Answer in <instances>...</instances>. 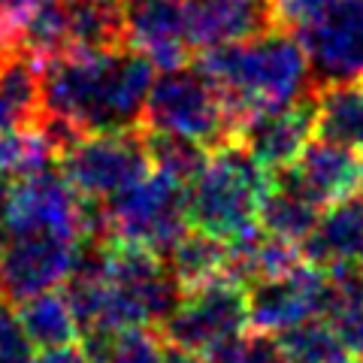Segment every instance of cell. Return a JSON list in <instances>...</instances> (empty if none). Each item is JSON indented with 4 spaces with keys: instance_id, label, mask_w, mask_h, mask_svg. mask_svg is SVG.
<instances>
[{
    "instance_id": "obj_13",
    "label": "cell",
    "mask_w": 363,
    "mask_h": 363,
    "mask_svg": "<svg viewBox=\"0 0 363 363\" xmlns=\"http://www.w3.org/2000/svg\"><path fill=\"white\" fill-rule=\"evenodd\" d=\"M294 188H300L315 206H336L348 197L360 194V176H363V157L360 152L348 149L342 143L315 140L306 145L303 155L288 169H279Z\"/></svg>"
},
{
    "instance_id": "obj_11",
    "label": "cell",
    "mask_w": 363,
    "mask_h": 363,
    "mask_svg": "<svg viewBox=\"0 0 363 363\" xmlns=\"http://www.w3.org/2000/svg\"><path fill=\"white\" fill-rule=\"evenodd\" d=\"M297 33L315 88L363 79V0H336L321 18Z\"/></svg>"
},
{
    "instance_id": "obj_26",
    "label": "cell",
    "mask_w": 363,
    "mask_h": 363,
    "mask_svg": "<svg viewBox=\"0 0 363 363\" xmlns=\"http://www.w3.org/2000/svg\"><path fill=\"white\" fill-rule=\"evenodd\" d=\"M145 145H149V157H152L155 173H164L169 179L182 182V185H191L209 161L206 145L188 140V136L145 130Z\"/></svg>"
},
{
    "instance_id": "obj_27",
    "label": "cell",
    "mask_w": 363,
    "mask_h": 363,
    "mask_svg": "<svg viewBox=\"0 0 363 363\" xmlns=\"http://www.w3.org/2000/svg\"><path fill=\"white\" fill-rule=\"evenodd\" d=\"M330 272L336 281V294H333V306L327 312V318L336 327V333L342 336V342L351 354L363 357V291L357 285L354 267H342Z\"/></svg>"
},
{
    "instance_id": "obj_6",
    "label": "cell",
    "mask_w": 363,
    "mask_h": 363,
    "mask_svg": "<svg viewBox=\"0 0 363 363\" xmlns=\"http://www.w3.org/2000/svg\"><path fill=\"white\" fill-rule=\"evenodd\" d=\"M106 240L140 245L167 257L182 236L191 230L188 185L164 173H152L104 203Z\"/></svg>"
},
{
    "instance_id": "obj_7",
    "label": "cell",
    "mask_w": 363,
    "mask_h": 363,
    "mask_svg": "<svg viewBox=\"0 0 363 363\" xmlns=\"http://www.w3.org/2000/svg\"><path fill=\"white\" fill-rule=\"evenodd\" d=\"M61 173L85 200L106 203L152 173L145 130L88 133L64 149Z\"/></svg>"
},
{
    "instance_id": "obj_31",
    "label": "cell",
    "mask_w": 363,
    "mask_h": 363,
    "mask_svg": "<svg viewBox=\"0 0 363 363\" xmlns=\"http://www.w3.org/2000/svg\"><path fill=\"white\" fill-rule=\"evenodd\" d=\"M30 363H94V357L82 342H70L61 348H43L37 357H30Z\"/></svg>"
},
{
    "instance_id": "obj_14",
    "label": "cell",
    "mask_w": 363,
    "mask_h": 363,
    "mask_svg": "<svg viewBox=\"0 0 363 363\" xmlns=\"http://www.w3.org/2000/svg\"><path fill=\"white\" fill-rule=\"evenodd\" d=\"M124 37L155 67L173 70L191 55L185 33V0H121Z\"/></svg>"
},
{
    "instance_id": "obj_4",
    "label": "cell",
    "mask_w": 363,
    "mask_h": 363,
    "mask_svg": "<svg viewBox=\"0 0 363 363\" xmlns=\"http://www.w3.org/2000/svg\"><path fill=\"white\" fill-rule=\"evenodd\" d=\"M143 130L188 136L209 152L240 143V118L218 85L200 67H173L155 76L145 100Z\"/></svg>"
},
{
    "instance_id": "obj_15",
    "label": "cell",
    "mask_w": 363,
    "mask_h": 363,
    "mask_svg": "<svg viewBox=\"0 0 363 363\" xmlns=\"http://www.w3.org/2000/svg\"><path fill=\"white\" fill-rule=\"evenodd\" d=\"M272 28L267 0H185V33L197 52Z\"/></svg>"
},
{
    "instance_id": "obj_28",
    "label": "cell",
    "mask_w": 363,
    "mask_h": 363,
    "mask_svg": "<svg viewBox=\"0 0 363 363\" xmlns=\"http://www.w3.org/2000/svg\"><path fill=\"white\" fill-rule=\"evenodd\" d=\"M206 363H288L279 339L272 333L255 330V333H236L227 342L215 345Z\"/></svg>"
},
{
    "instance_id": "obj_37",
    "label": "cell",
    "mask_w": 363,
    "mask_h": 363,
    "mask_svg": "<svg viewBox=\"0 0 363 363\" xmlns=\"http://www.w3.org/2000/svg\"><path fill=\"white\" fill-rule=\"evenodd\" d=\"M0 248H4V227H0Z\"/></svg>"
},
{
    "instance_id": "obj_22",
    "label": "cell",
    "mask_w": 363,
    "mask_h": 363,
    "mask_svg": "<svg viewBox=\"0 0 363 363\" xmlns=\"http://www.w3.org/2000/svg\"><path fill=\"white\" fill-rule=\"evenodd\" d=\"M167 267L176 276V281L182 285V291L203 285V281H212L218 276H227V242L218 236H209L191 227V230L182 236V240L167 252Z\"/></svg>"
},
{
    "instance_id": "obj_24",
    "label": "cell",
    "mask_w": 363,
    "mask_h": 363,
    "mask_svg": "<svg viewBox=\"0 0 363 363\" xmlns=\"http://www.w3.org/2000/svg\"><path fill=\"white\" fill-rule=\"evenodd\" d=\"M279 345L288 363H348L351 351L336 333L330 318H309L291 330L279 333Z\"/></svg>"
},
{
    "instance_id": "obj_35",
    "label": "cell",
    "mask_w": 363,
    "mask_h": 363,
    "mask_svg": "<svg viewBox=\"0 0 363 363\" xmlns=\"http://www.w3.org/2000/svg\"><path fill=\"white\" fill-rule=\"evenodd\" d=\"M9 188H13V179L0 173V221H4V212H6V203H9Z\"/></svg>"
},
{
    "instance_id": "obj_18",
    "label": "cell",
    "mask_w": 363,
    "mask_h": 363,
    "mask_svg": "<svg viewBox=\"0 0 363 363\" xmlns=\"http://www.w3.org/2000/svg\"><path fill=\"white\" fill-rule=\"evenodd\" d=\"M128 45L121 0H67V55Z\"/></svg>"
},
{
    "instance_id": "obj_2",
    "label": "cell",
    "mask_w": 363,
    "mask_h": 363,
    "mask_svg": "<svg viewBox=\"0 0 363 363\" xmlns=\"http://www.w3.org/2000/svg\"><path fill=\"white\" fill-rule=\"evenodd\" d=\"M197 67L218 85L240 121L248 112L291 106L318 91L303 43L276 25L255 37L206 49Z\"/></svg>"
},
{
    "instance_id": "obj_9",
    "label": "cell",
    "mask_w": 363,
    "mask_h": 363,
    "mask_svg": "<svg viewBox=\"0 0 363 363\" xmlns=\"http://www.w3.org/2000/svg\"><path fill=\"white\" fill-rule=\"evenodd\" d=\"M248 324L264 333H285L309 318H327L333 306V272L303 260L288 272L248 285Z\"/></svg>"
},
{
    "instance_id": "obj_23",
    "label": "cell",
    "mask_w": 363,
    "mask_h": 363,
    "mask_svg": "<svg viewBox=\"0 0 363 363\" xmlns=\"http://www.w3.org/2000/svg\"><path fill=\"white\" fill-rule=\"evenodd\" d=\"M94 363H164L167 339L155 327H130V330L91 333L79 339Z\"/></svg>"
},
{
    "instance_id": "obj_34",
    "label": "cell",
    "mask_w": 363,
    "mask_h": 363,
    "mask_svg": "<svg viewBox=\"0 0 363 363\" xmlns=\"http://www.w3.org/2000/svg\"><path fill=\"white\" fill-rule=\"evenodd\" d=\"M164 363H206V360H203L197 351H188V348H179V345H169L167 342Z\"/></svg>"
},
{
    "instance_id": "obj_8",
    "label": "cell",
    "mask_w": 363,
    "mask_h": 363,
    "mask_svg": "<svg viewBox=\"0 0 363 363\" xmlns=\"http://www.w3.org/2000/svg\"><path fill=\"white\" fill-rule=\"evenodd\" d=\"M248 324V291L230 276H218L182 291L161 333L169 345L209 354L215 345L242 333Z\"/></svg>"
},
{
    "instance_id": "obj_33",
    "label": "cell",
    "mask_w": 363,
    "mask_h": 363,
    "mask_svg": "<svg viewBox=\"0 0 363 363\" xmlns=\"http://www.w3.org/2000/svg\"><path fill=\"white\" fill-rule=\"evenodd\" d=\"M18 49H21L18 45V28L9 18L0 16V64H4L6 58H13Z\"/></svg>"
},
{
    "instance_id": "obj_1",
    "label": "cell",
    "mask_w": 363,
    "mask_h": 363,
    "mask_svg": "<svg viewBox=\"0 0 363 363\" xmlns=\"http://www.w3.org/2000/svg\"><path fill=\"white\" fill-rule=\"evenodd\" d=\"M152 85L155 64L130 45L70 52L43 61L40 104L82 136L140 130Z\"/></svg>"
},
{
    "instance_id": "obj_16",
    "label": "cell",
    "mask_w": 363,
    "mask_h": 363,
    "mask_svg": "<svg viewBox=\"0 0 363 363\" xmlns=\"http://www.w3.org/2000/svg\"><path fill=\"white\" fill-rule=\"evenodd\" d=\"M300 248L309 264L324 269L363 267V197L327 206Z\"/></svg>"
},
{
    "instance_id": "obj_12",
    "label": "cell",
    "mask_w": 363,
    "mask_h": 363,
    "mask_svg": "<svg viewBox=\"0 0 363 363\" xmlns=\"http://www.w3.org/2000/svg\"><path fill=\"white\" fill-rule=\"evenodd\" d=\"M315 140V94L279 109L248 112L240 121V143L269 173L288 169Z\"/></svg>"
},
{
    "instance_id": "obj_17",
    "label": "cell",
    "mask_w": 363,
    "mask_h": 363,
    "mask_svg": "<svg viewBox=\"0 0 363 363\" xmlns=\"http://www.w3.org/2000/svg\"><path fill=\"white\" fill-rule=\"evenodd\" d=\"M303 260H306L303 248L297 242L272 236L260 224H255L252 230L227 240V269L224 272L248 288L260 279H272L279 272L294 269Z\"/></svg>"
},
{
    "instance_id": "obj_10",
    "label": "cell",
    "mask_w": 363,
    "mask_h": 363,
    "mask_svg": "<svg viewBox=\"0 0 363 363\" xmlns=\"http://www.w3.org/2000/svg\"><path fill=\"white\" fill-rule=\"evenodd\" d=\"M82 242L58 233L6 236L0 248V297L18 306L43 291L67 285L73 276Z\"/></svg>"
},
{
    "instance_id": "obj_25",
    "label": "cell",
    "mask_w": 363,
    "mask_h": 363,
    "mask_svg": "<svg viewBox=\"0 0 363 363\" xmlns=\"http://www.w3.org/2000/svg\"><path fill=\"white\" fill-rule=\"evenodd\" d=\"M58 157H61L58 145L45 136L40 124L0 130V173L9 179L40 173V169L52 167Z\"/></svg>"
},
{
    "instance_id": "obj_39",
    "label": "cell",
    "mask_w": 363,
    "mask_h": 363,
    "mask_svg": "<svg viewBox=\"0 0 363 363\" xmlns=\"http://www.w3.org/2000/svg\"><path fill=\"white\" fill-rule=\"evenodd\" d=\"M360 197H363V176H360Z\"/></svg>"
},
{
    "instance_id": "obj_36",
    "label": "cell",
    "mask_w": 363,
    "mask_h": 363,
    "mask_svg": "<svg viewBox=\"0 0 363 363\" xmlns=\"http://www.w3.org/2000/svg\"><path fill=\"white\" fill-rule=\"evenodd\" d=\"M13 128H18V124L13 121V116L6 112V106L0 104V130H13Z\"/></svg>"
},
{
    "instance_id": "obj_19",
    "label": "cell",
    "mask_w": 363,
    "mask_h": 363,
    "mask_svg": "<svg viewBox=\"0 0 363 363\" xmlns=\"http://www.w3.org/2000/svg\"><path fill=\"white\" fill-rule=\"evenodd\" d=\"M321 212H324L321 206H315V203L306 197L300 188H294L281 173H272V185L267 191L264 203H260L257 224L272 236H281V240H288V242L303 245L309 240V233L315 230Z\"/></svg>"
},
{
    "instance_id": "obj_3",
    "label": "cell",
    "mask_w": 363,
    "mask_h": 363,
    "mask_svg": "<svg viewBox=\"0 0 363 363\" xmlns=\"http://www.w3.org/2000/svg\"><path fill=\"white\" fill-rule=\"evenodd\" d=\"M269 185L272 173L242 143L209 152L206 167L188 185L191 227L224 242L252 230Z\"/></svg>"
},
{
    "instance_id": "obj_5",
    "label": "cell",
    "mask_w": 363,
    "mask_h": 363,
    "mask_svg": "<svg viewBox=\"0 0 363 363\" xmlns=\"http://www.w3.org/2000/svg\"><path fill=\"white\" fill-rule=\"evenodd\" d=\"M0 227H4L6 236L58 233V236H73L79 242L106 240L104 203L85 200L64 179L61 169L52 167L13 179Z\"/></svg>"
},
{
    "instance_id": "obj_29",
    "label": "cell",
    "mask_w": 363,
    "mask_h": 363,
    "mask_svg": "<svg viewBox=\"0 0 363 363\" xmlns=\"http://www.w3.org/2000/svg\"><path fill=\"white\" fill-rule=\"evenodd\" d=\"M33 342L13 303H0V363H30Z\"/></svg>"
},
{
    "instance_id": "obj_20",
    "label": "cell",
    "mask_w": 363,
    "mask_h": 363,
    "mask_svg": "<svg viewBox=\"0 0 363 363\" xmlns=\"http://www.w3.org/2000/svg\"><path fill=\"white\" fill-rule=\"evenodd\" d=\"M315 133L363 152V79L315 91Z\"/></svg>"
},
{
    "instance_id": "obj_32",
    "label": "cell",
    "mask_w": 363,
    "mask_h": 363,
    "mask_svg": "<svg viewBox=\"0 0 363 363\" xmlns=\"http://www.w3.org/2000/svg\"><path fill=\"white\" fill-rule=\"evenodd\" d=\"M40 4H43V0H0V16L9 18L18 28L21 21H25Z\"/></svg>"
},
{
    "instance_id": "obj_38",
    "label": "cell",
    "mask_w": 363,
    "mask_h": 363,
    "mask_svg": "<svg viewBox=\"0 0 363 363\" xmlns=\"http://www.w3.org/2000/svg\"><path fill=\"white\" fill-rule=\"evenodd\" d=\"M348 363H363V357H354V360H348Z\"/></svg>"
},
{
    "instance_id": "obj_21",
    "label": "cell",
    "mask_w": 363,
    "mask_h": 363,
    "mask_svg": "<svg viewBox=\"0 0 363 363\" xmlns=\"http://www.w3.org/2000/svg\"><path fill=\"white\" fill-rule=\"evenodd\" d=\"M16 312L25 324L30 342L37 348H61L82 339L79 318L73 312V303L67 291H43L37 297H28L16 306Z\"/></svg>"
},
{
    "instance_id": "obj_30",
    "label": "cell",
    "mask_w": 363,
    "mask_h": 363,
    "mask_svg": "<svg viewBox=\"0 0 363 363\" xmlns=\"http://www.w3.org/2000/svg\"><path fill=\"white\" fill-rule=\"evenodd\" d=\"M333 4L336 0H267L272 25L285 30H303L315 18H321Z\"/></svg>"
}]
</instances>
